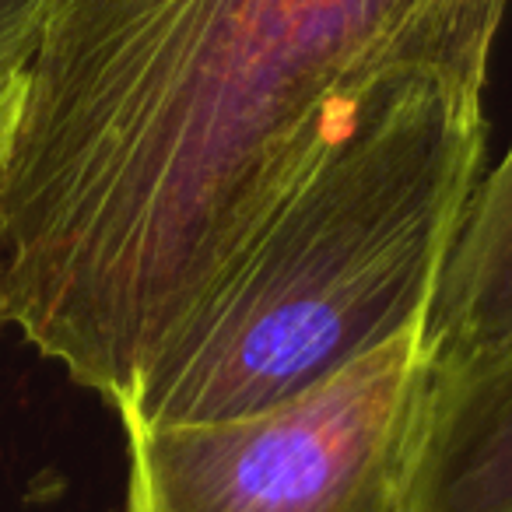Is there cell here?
<instances>
[{"instance_id": "cell-2", "label": "cell", "mask_w": 512, "mask_h": 512, "mask_svg": "<svg viewBox=\"0 0 512 512\" xmlns=\"http://www.w3.org/2000/svg\"><path fill=\"white\" fill-rule=\"evenodd\" d=\"M481 162V85L404 81L372 99L148 372L123 432L264 411L425 327Z\"/></svg>"}, {"instance_id": "cell-5", "label": "cell", "mask_w": 512, "mask_h": 512, "mask_svg": "<svg viewBox=\"0 0 512 512\" xmlns=\"http://www.w3.org/2000/svg\"><path fill=\"white\" fill-rule=\"evenodd\" d=\"M512 341V141L463 211L421 327L432 369L456 372Z\"/></svg>"}, {"instance_id": "cell-1", "label": "cell", "mask_w": 512, "mask_h": 512, "mask_svg": "<svg viewBox=\"0 0 512 512\" xmlns=\"http://www.w3.org/2000/svg\"><path fill=\"white\" fill-rule=\"evenodd\" d=\"M512 0H46L0 165V327L116 414L372 99L488 85Z\"/></svg>"}, {"instance_id": "cell-3", "label": "cell", "mask_w": 512, "mask_h": 512, "mask_svg": "<svg viewBox=\"0 0 512 512\" xmlns=\"http://www.w3.org/2000/svg\"><path fill=\"white\" fill-rule=\"evenodd\" d=\"M432 390L411 330L264 411L130 428L120 512H407Z\"/></svg>"}, {"instance_id": "cell-4", "label": "cell", "mask_w": 512, "mask_h": 512, "mask_svg": "<svg viewBox=\"0 0 512 512\" xmlns=\"http://www.w3.org/2000/svg\"><path fill=\"white\" fill-rule=\"evenodd\" d=\"M407 512H512V341L435 372Z\"/></svg>"}, {"instance_id": "cell-6", "label": "cell", "mask_w": 512, "mask_h": 512, "mask_svg": "<svg viewBox=\"0 0 512 512\" xmlns=\"http://www.w3.org/2000/svg\"><path fill=\"white\" fill-rule=\"evenodd\" d=\"M43 8L46 0H0V165L22 102L25 74L39 43Z\"/></svg>"}]
</instances>
